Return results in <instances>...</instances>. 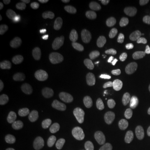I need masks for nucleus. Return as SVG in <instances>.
Returning a JSON list of instances; mask_svg holds the SVG:
<instances>
[{
  "mask_svg": "<svg viewBox=\"0 0 150 150\" xmlns=\"http://www.w3.org/2000/svg\"><path fill=\"white\" fill-rule=\"evenodd\" d=\"M21 52L31 63L45 65L57 50L47 36L38 31H28L21 38Z\"/></svg>",
  "mask_w": 150,
  "mask_h": 150,
  "instance_id": "nucleus-1",
  "label": "nucleus"
},
{
  "mask_svg": "<svg viewBox=\"0 0 150 150\" xmlns=\"http://www.w3.org/2000/svg\"><path fill=\"white\" fill-rule=\"evenodd\" d=\"M72 134L68 127L60 122L50 124L33 140V150H70Z\"/></svg>",
  "mask_w": 150,
  "mask_h": 150,
  "instance_id": "nucleus-2",
  "label": "nucleus"
},
{
  "mask_svg": "<svg viewBox=\"0 0 150 150\" xmlns=\"http://www.w3.org/2000/svg\"><path fill=\"white\" fill-rule=\"evenodd\" d=\"M28 89L21 82H3L0 85V114L7 117L27 100Z\"/></svg>",
  "mask_w": 150,
  "mask_h": 150,
  "instance_id": "nucleus-3",
  "label": "nucleus"
},
{
  "mask_svg": "<svg viewBox=\"0 0 150 150\" xmlns=\"http://www.w3.org/2000/svg\"><path fill=\"white\" fill-rule=\"evenodd\" d=\"M53 25L57 29L67 33H78L83 31L88 24V17L85 11L76 7H67L56 11L53 14Z\"/></svg>",
  "mask_w": 150,
  "mask_h": 150,
  "instance_id": "nucleus-4",
  "label": "nucleus"
},
{
  "mask_svg": "<svg viewBox=\"0 0 150 150\" xmlns=\"http://www.w3.org/2000/svg\"><path fill=\"white\" fill-rule=\"evenodd\" d=\"M102 22L111 31H124L131 24V14L121 6H112L102 13Z\"/></svg>",
  "mask_w": 150,
  "mask_h": 150,
  "instance_id": "nucleus-5",
  "label": "nucleus"
},
{
  "mask_svg": "<svg viewBox=\"0 0 150 150\" xmlns=\"http://www.w3.org/2000/svg\"><path fill=\"white\" fill-rule=\"evenodd\" d=\"M65 64H67V54L61 50V52H56L47 63L43 65V68L49 72H60L64 70Z\"/></svg>",
  "mask_w": 150,
  "mask_h": 150,
  "instance_id": "nucleus-6",
  "label": "nucleus"
},
{
  "mask_svg": "<svg viewBox=\"0 0 150 150\" xmlns=\"http://www.w3.org/2000/svg\"><path fill=\"white\" fill-rule=\"evenodd\" d=\"M10 6L13 11L18 16H25L35 8L36 3L33 0H11Z\"/></svg>",
  "mask_w": 150,
  "mask_h": 150,
  "instance_id": "nucleus-7",
  "label": "nucleus"
},
{
  "mask_svg": "<svg viewBox=\"0 0 150 150\" xmlns=\"http://www.w3.org/2000/svg\"><path fill=\"white\" fill-rule=\"evenodd\" d=\"M71 4H72V7H76V8L86 13V11L97 10L102 6V1H99V0H72Z\"/></svg>",
  "mask_w": 150,
  "mask_h": 150,
  "instance_id": "nucleus-8",
  "label": "nucleus"
},
{
  "mask_svg": "<svg viewBox=\"0 0 150 150\" xmlns=\"http://www.w3.org/2000/svg\"><path fill=\"white\" fill-rule=\"evenodd\" d=\"M11 25V14L6 7L0 8V32L4 33Z\"/></svg>",
  "mask_w": 150,
  "mask_h": 150,
  "instance_id": "nucleus-9",
  "label": "nucleus"
},
{
  "mask_svg": "<svg viewBox=\"0 0 150 150\" xmlns=\"http://www.w3.org/2000/svg\"><path fill=\"white\" fill-rule=\"evenodd\" d=\"M132 106L136 111H149L150 110V96H140L134 99Z\"/></svg>",
  "mask_w": 150,
  "mask_h": 150,
  "instance_id": "nucleus-10",
  "label": "nucleus"
},
{
  "mask_svg": "<svg viewBox=\"0 0 150 150\" xmlns=\"http://www.w3.org/2000/svg\"><path fill=\"white\" fill-rule=\"evenodd\" d=\"M128 4L140 11L150 10V0H128Z\"/></svg>",
  "mask_w": 150,
  "mask_h": 150,
  "instance_id": "nucleus-11",
  "label": "nucleus"
},
{
  "mask_svg": "<svg viewBox=\"0 0 150 150\" xmlns=\"http://www.w3.org/2000/svg\"><path fill=\"white\" fill-rule=\"evenodd\" d=\"M140 54H142V57L145 61L150 63V39L145 40V42L142 43V46H140Z\"/></svg>",
  "mask_w": 150,
  "mask_h": 150,
  "instance_id": "nucleus-12",
  "label": "nucleus"
},
{
  "mask_svg": "<svg viewBox=\"0 0 150 150\" xmlns=\"http://www.w3.org/2000/svg\"><path fill=\"white\" fill-rule=\"evenodd\" d=\"M140 128L145 132H150V117H146L140 121Z\"/></svg>",
  "mask_w": 150,
  "mask_h": 150,
  "instance_id": "nucleus-13",
  "label": "nucleus"
},
{
  "mask_svg": "<svg viewBox=\"0 0 150 150\" xmlns=\"http://www.w3.org/2000/svg\"><path fill=\"white\" fill-rule=\"evenodd\" d=\"M6 65H7V59H6L4 50H0V68L3 70L6 68Z\"/></svg>",
  "mask_w": 150,
  "mask_h": 150,
  "instance_id": "nucleus-14",
  "label": "nucleus"
}]
</instances>
